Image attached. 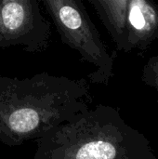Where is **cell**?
Wrapping results in <instances>:
<instances>
[{
    "mask_svg": "<svg viewBox=\"0 0 158 159\" xmlns=\"http://www.w3.org/2000/svg\"><path fill=\"white\" fill-rule=\"evenodd\" d=\"M43 150L44 159H158L145 135L105 104L48 131Z\"/></svg>",
    "mask_w": 158,
    "mask_h": 159,
    "instance_id": "1",
    "label": "cell"
},
{
    "mask_svg": "<svg viewBox=\"0 0 158 159\" xmlns=\"http://www.w3.org/2000/svg\"><path fill=\"white\" fill-rule=\"evenodd\" d=\"M51 15L62 43L77 51L80 61L96 69L88 75L89 83L108 86L115 75L116 51L110 52L92 21L82 0H47Z\"/></svg>",
    "mask_w": 158,
    "mask_h": 159,
    "instance_id": "2",
    "label": "cell"
},
{
    "mask_svg": "<svg viewBox=\"0 0 158 159\" xmlns=\"http://www.w3.org/2000/svg\"><path fill=\"white\" fill-rule=\"evenodd\" d=\"M116 52L145 53L158 39V4L153 0H88Z\"/></svg>",
    "mask_w": 158,
    "mask_h": 159,
    "instance_id": "3",
    "label": "cell"
},
{
    "mask_svg": "<svg viewBox=\"0 0 158 159\" xmlns=\"http://www.w3.org/2000/svg\"><path fill=\"white\" fill-rule=\"evenodd\" d=\"M26 11L19 2H7L2 9V19L7 28L14 30L20 27L25 20Z\"/></svg>",
    "mask_w": 158,
    "mask_h": 159,
    "instance_id": "4",
    "label": "cell"
},
{
    "mask_svg": "<svg viewBox=\"0 0 158 159\" xmlns=\"http://www.w3.org/2000/svg\"><path fill=\"white\" fill-rule=\"evenodd\" d=\"M142 82L145 86L154 88L158 94V55L151 57L143 65Z\"/></svg>",
    "mask_w": 158,
    "mask_h": 159,
    "instance_id": "5",
    "label": "cell"
}]
</instances>
